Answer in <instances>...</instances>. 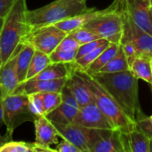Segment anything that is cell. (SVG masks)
<instances>
[{
	"label": "cell",
	"instance_id": "b9f144b4",
	"mask_svg": "<svg viewBox=\"0 0 152 152\" xmlns=\"http://www.w3.org/2000/svg\"><path fill=\"white\" fill-rule=\"evenodd\" d=\"M151 31L152 34V10L151 12Z\"/></svg>",
	"mask_w": 152,
	"mask_h": 152
},
{
	"label": "cell",
	"instance_id": "277c9868",
	"mask_svg": "<svg viewBox=\"0 0 152 152\" xmlns=\"http://www.w3.org/2000/svg\"><path fill=\"white\" fill-rule=\"evenodd\" d=\"M86 1L55 0L43 7L28 10L27 18L32 29L54 25L65 19L89 11Z\"/></svg>",
	"mask_w": 152,
	"mask_h": 152
},
{
	"label": "cell",
	"instance_id": "5b68a950",
	"mask_svg": "<svg viewBox=\"0 0 152 152\" xmlns=\"http://www.w3.org/2000/svg\"><path fill=\"white\" fill-rule=\"evenodd\" d=\"M120 0H116L107 11L92 20L85 26L101 38H105L110 43L120 44L124 35L125 20L122 12L118 11Z\"/></svg>",
	"mask_w": 152,
	"mask_h": 152
},
{
	"label": "cell",
	"instance_id": "83f0119b",
	"mask_svg": "<svg viewBox=\"0 0 152 152\" xmlns=\"http://www.w3.org/2000/svg\"><path fill=\"white\" fill-rule=\"evenodd\" d=\"M120 45L123 48V51L126 56V59H127V61L129 64V69H130V67L133 64V62L134 61V60L140 54L138 53V52H137L133 41L131 40L130 37L125 31V28H124V35H123V37H122L121 42H120Z\"/></svg>",
	"mask_w": 152,
	"mask_h": 152
},
{
	"label": "cell",
	"instance_id": "836d02e7",
	"mask_svg": "<svg viewBox=\"0 0 152 152\" xmlns=\"http://www.w3.org/2000/svg\"><path fill=\"white\" fill-rule=\"evenodd\" d=\"M136 128L152 139V117H146L142 113L136 120Z\"/></svg>",
	"mask_w": 152,
	"mask_h": 152
},
{
	"label": "cell",
	"instance_id": "e575fe53",
	"mask_svg": "<svg viewBox=\"0 0 152 152\" xmlns=\"http://www.w3.org/2000/svg\"><path fill=\"white\" fill-rule=\"evenodd\" d=\"M79 46H80V45L78 44V42L76 39H74L69 34H68L61 40V42L60 43V45H58V47L56 49L66 50V51H74V50H77Z\"/></svg>",
	"mask_w": 152,
	"mask_h": 152
},
{
	"label": "cell",
	"instance_id": "52a82bcc",
	"mask_svg": "<svg viewBox=\"0 0 152 152\" xmlns=\"http://www.w3.org/2000/svg\"><path fill=\"white\" fill-rule=\"evenodd\" d=\"M89 152H125L122 132L117 129L89 128Z\"/></svg>",
	"mask_w": 152,
	"mask_h": 152
},
{
	"label": "cell",
	"instance_id": "f35d334b",
	"mask_svg": "<svg viewBox=\"0 0 152 152\" xmlns=\"http://www.w3.org/2000/svg\"><path fill=\"white\" fill-rule=\"evenodd\" d=\"M4 125V110H3V105H2V100L0 98V128Z\"/></svg>",
	"mask_w": 152,
	"mask_h": 152
},
{
	"label": "cell",
	"instance_id": "4dcf8cb0",
	"mask_svg": "<svg viewBox=\"0 0 152 152\" xmlns=\"http://www.w3.org/2000/svg\"><path fill=\"white\" fill-rule=\"evenodd\" d=\"M77 50L66 51V50H54L49 56L52 62H62L70 63L76 61Z\"/></svg>",
	"mask_w": 152,
	"mask_h": 152
},
{
	"label": "cell",
	"instance_id": "6da1fadb",
	"mask_svg": "<svg viewBox=\"0 0 152 152\" xmlns=\"http://www.w3.org/2000/svg\"><path fill=\"white\" fill-rule=\"evenodd\" d=\"M92 76L114 98L127 117L136 122L142 111L139 103V79L132 71L95 73Z\"/></svg>",
	"mask_w": 152,
	"mask_h": 152
},
{
	"label": "cell",
	"instance_id": "f6af8a7d",
	"mask_svg": "<svg viewBox=\"0 0 152 152\" xmlns=\"http://www.w3.org/2000/svg\"><path fill=\"white\" fill-rule=\"evenodd\" d=\"M78 1H86V0H78Z\"/></svg>",
	"mask_w": 152,
	"mask_h": 152
},
{
	"label": "cell",
	"instance_id": "8d00e7d4",
	"mask_svg": "<svg viewBox=\"0 0 152 152\" xmlns=\"http://www.w3.org/2000/svg\"><path fill=\"white\" fill-rule=\"evenodd\" d=\"M17 0H0V18H5Z\"/></svg>",
	"mask_w": 152,
	"mask_h": 152
},
{
	"label": "cell",
	"instance_id": "f1b7e54d",
	"mask_svg": "<svg viewBox=\"0 0 152 152\" xmlns=\"http://www.w3.org/2000/svg\"><path fill=\"white\" fill-rule=\"evenodd\" d=\"M69 34L74 39H76L80 45H84V44H86V43H89L91 41H94V40L101 38L96 33H94V31H92L91 29H89V28H87L86 27L78 28L71 31Z\"/></svg>",
	"mask_w": 152,
	"mask_h": 152
},
{
	"label": "cell",
	"instance_id": "7c38bea8",
	"mask_svg": "<svg viewBox=\"0 0 152 152\" xmlns=\"http://www.w3.org/2000/svg\"><path fill=\"white\" fill-rule=\"evenodd\" d=\"M124 11L132 20L143 30L151 34V0H125Z\"/></svg>",
	"mask_w": 152,
	"mask_h": 152
},
{
	"label": "cell",
	"instance_id": "603a6c76",
	"mask_svg": "<svg viewBox=\"0 0 152 152\" xmlns=\"http://www.w3.org/2000/svg\"><path fill=\"white\" fill-rule=\"evenodd\" d=\"M120 47V44L110 43V45L103 50V52L97 57V59L85 70L89 74L97 73L102 67H104L118 53Z\"/></svg>",
	"mask_w": 152,
	"mask_h": 152
},
{
	"label": "cell",
	"instance_id": "7a4b0ae2",
	"mask_svg": "<svg viewBox=\"0 0 152 152\" xmlns=\"http://www.w3.org/2000/svg\"><path fill=\"white\" fill-rule=\"evenodd\" d=\"M27 0H17L4 18L0 33V55L2 64L8 61L32 31L27 18Z\"/></svg>",
	"mask_w": 152,
	"mask_h": 152
},
{
	"label": "cell",
	"instance_id": "3957f363",
	"mask_svg": "<svg viewBox=\"0 0 152 152\" xmlns=\"http://www.w3.org/2000/svg\"><path fill=\"white\" fill-rule=\"evenodd\" d=\"M75 66V65H74ZM81 75L86 79L94 97V102L98 108L111 122L114 127L125 134H129L136 129V122L132 120L124 112L114 98L106 89L89 73L77 69Z\"/></svg>",
	"mask_w": 152,
	"mask_h": 152
},
{
	"label": "cell",
	"instance_id": "681fc988",
	"mask_svg": "<svg viewBox=\"0 0 152 152\" xmlns=\"http://www.w3.org/2000/svg\"><path fill=\"white\" fill-rule=\"evenodd\" d=\"M151 117H152V116H151Z\"/></svg>",
	"mask_w": 152,
	"mask_h": 152
},
{
	"label": "cell",
	"instance_id": "7bdbcfd3",
	"mask_svg": "<svg viewBox=\"0 0 152 152\" xmlns=\"http://www.w3.org/2000/svg\"><path fill=\"white\" fill-rule=\"evenodd\" d=\"M1 65H2V60H1V55H0V67H1Z\"/></svg>",
	"mask_w": 152,
	"mask_h": 152
},
{
	"label": "cell",
	"instance_id": "d4e9b609",
	"mask_svg": "<svg viewBox=\"0 0 152 152\" xmlns=\"http://www.w3.org/2000/svg\"><path fill=\"white\" fill-rule=\"evenodd\" d=\"M50 56L41 51L35 50V53L33 54L28 74H27V79H30L35 77L37 75H38L42 70H44L50 63H51Z\"/></svg>",
	"mask_w": 152,
	"mask_h": 152
},
{
	"label": "cell",
	"instance_id": "44dd1931",
	"mask_svg": "<svg viewBox=\"0 0 152 152\" xmlns=\"http://www.w3.org/2000/svg\"><path fill=\"white\" fill-rule=\"evenodd\" d=\"M130 70L138 79H142L152 86V69L151 58L139 55L130 67Z\"/></svg>",
	"mask_w": 152,
	"mask_h": 152
},
{
	"label": "cell",
	"instance_id": "8992f818",
	"mask_svg": "<svg viewBox=\"0 0 152 152\" xmlns=\"http://www.w3.org/2000/svg\"><path fill=\"white\" fill-rule=\"evenodd\" d=\"M1 100L6 133L11 136L18 126L25 122H33L36 118L31 110L28 95L12 94Z\"/></svg>",
	"mask_w": 152,
	"mask_h": 152
},
{
	"label": "cell",
	"instance_id": "f546056e",
	"mask_svg": "<svg viewBox=\"0 0 152 152\" xmlns=\"http://www.w3.org/2000/svg\"><path fill=\"white\" fill-rule=\"evenodd\" d=\"M44 100L45 109V116L54 110L61 102V94L58 92H49V93H41Z\"/></svg>",
	"mask_w": 152,
	"mask_h": 152
},
{
	"label": "cell",
	"instance_id": "cb8c5ba5",
	"mask_svg": "<svg viewBox=\"0 0 152 152\" xmlns=\"http://www.w3.org/2000/svg\"><path fill=\"white\" fill-rule=\"evenodd\" d=\"M128 69H130L129 64L126 56L123 51V48L120 45L118 53L114 55V57L97 73H116V72H121Z\"/></svg>",
	"mask_w": 152,
	"mask_h": 152
},
{
	"label": "cell",
	"instance_id": "ee69618b",
	"mask_svg": "<svg viewBox=\"0 0 152 152\" xmlns=\"http://www.w3.org/2000/svg\"><path fill=\"white\" fill-rule=\"evenodd\" d=\"M151 69H152V57L151 58Z\"/></svg>",
	"mask_w": 152,
	"mask_h": 152
},
{
	"label": "cell",
	"instance_id": "484cf974",
	"mask_svg": "<svg viewBox=\"0 0 152 152\" xmlns=\"http://www.w3.org/2000/svg\"><path fill=\"white\" fill-rule=\"evenodd\" d=\"M131 152H149L150 137L137 128L128 134Z\"/></svg>",
	"mask_w": 152,
	"mask_h": 152
},
{
	"label": "cell",
	"instance_id": "60d3db41",
	"mask_svg": "<svg viewBox=\"0 0 152 152\" xmlns=\"http://www.w3.org/2000/svg\"><path fill=\"white\" fill-rule=\"evenodd\" d=\"M149 152H152V139L150 140V146H149Z\"/></svg>",
	"mask_w": 152,
	"mask_h": 152
},
{
	"label": "cell",
	"instance_id": "e0dca14e",
	"mask_svg": "<svg viewBox=\"0 0 152 152\" xmlns=\"http://www.w3.org/2000/svg\"><path fill=\"white\" fill-rule=\"evenodd\" d=\"M107 9L108 8L103 9V10H96L94 8H91L87 12H85L77 14L75 16L69 17L68 19H65L60 22H57L54 25L57 28H61V30H63L69 34L71 31L85 26L86 23H88L92 20H94L96 17H98L99 15L102 14L103 12H105L107 11Z\"/></svg>",
	"mask_w": 152,
	"mask_h": 152
},
{
	"label": "cell",
	"instance_id": "30bf717a",
	"mask_svg": "<svg viewBox=\"0 0 152 152\" xmlns=\"http://www.w3.org/2000/svg\"><path fill=\"white\" fill-rule=\"evenodd\" d=\"M125 20V31L128 34L133 41L138 53L147 57H152V34L143 30L137 26L132 19L122 11Z\"/></svg>",
	"mask_w": 152,
	"mask_h": 152
},
{
	"label": "cell",
	"instance_id": "4fadbf2b",
	"mask_svg": "<svg viewBox=\"0 0 152 152\" xmlns=\"http://www.w3.org/2000/svg\"><path fill=\"white\" fill-rule=\"evenodd\" d=\"M68 77L45 80V79H27L21 83H19L14 94H30L37 93H49L58 92L61 93L63 86L67 82Z\"/></svg>",
	"mask_w": 152,
	"mask_h": 152
},
{
	"label": "cell",
	"instance_id": "7402d4cb",
	"mask_svg": "<svg viewBox=\"0 0 152 152\" xmlns=\"http://www.w3.org/2000/svg\"><path fill=\"white\" fill-rule=\"evenodd\" d=\"M55 149L45 148L35 142L10 141L0 148V152H55Z\"/></svg>",
	"mask_w": 152,
	"mask_h": 152
},
{
	"label": "cell",
	"instance_id": "1f68e13d",
	"mask_svg": "<svg viewBox=\"0 0 152 152\" xmlns=\"http://www.w3.org/2000/svg\"><path fill=\"white\" fill-rule=\"evenodd\" d=\"M30 108L32 112L36 117L37 116H45V109L44 104V100L41 93L30 94H28Z\"/></svg>",
	"mask_w": 152,
	"mask_h": 152
},
{
	"label": "cell",
	"instance_id": "ffe728a7",
	"mask_svg": "<svg viewBox=\"0 0 152 152\" xmlns=\"http://www.w3.org/2000/svg\"><path fill=\"white\" fill-rule=\"evenodd\" d=\"M72 69V62L62 63V62H51L44 70L37 75L35 79H45L53 80L63 77H68Z\"/></svg>",
	"mask_w": 152,
	"mask_h": 152
},
{
	"label": "cell",
	"instance_id": "4316f807",
	"mask_svg": "<svg viewBox=\"0 0 152 152\" xmlns=\"http://www.w3.org/2000/svg\"><path fill=\"white\" fill-rule=\"evenodd\" d=\"M110 42H108V43L101 45L97 49L94 50L93 52H91V53H87V54H86V55L77 59L73 62L75 67L77 69H82V70H86L97 59V57L103 52V50L110 45Z\"/></svg>",
	"mask_w": 152,
	"mask_h": 152
},
{
	"label": "cell",
	"instance_id": "d590c367",
	"mask_svg": "<svg viewBox=\"0 0 152 152\" xmlns=\"http://www.w3.org/2000/svg\"><path fill=\"white\" fill-rule=\"evenodd\" d=\"M55 151L58 152H81L77 147L63 138H61V141L57 143Z\"/></svg>",
	"mask_w": 152,
	"mask_h": 152
},
{
	"label": "cell",
	"instance_id": "9a60e30c",
	"mask_svg": "<svg viewBox=\"0 0 152 152\" xmlns=\"http://www.w3.org/2000/svg\"><path fill=\"white\" fill-rule=\"evenodd\" d=\"M56 127L61 138H63L76 147H77L81 152H89L88 149V135L89 128H86L76 124H61L53 122Z\"/></svg>",
	"mask_w": 152,
	"mask_h": 152
},
{
	"label": "cell",
	"instance_id": "c3c4849f",
	"mask_svg": "<svg viewBox=\"0 0 152 152\" xmlns=\"http://www.w3.org/2000/svg\"><path fill=\"white\" fill-rule=\"evenodd\" d=\"M151 10H152V6H151Z\"/></svg>",
	"mask_w": 152,
	"mask_h": 152
},
{
	"label": "cell",
	"instance_id": "d6986e66",
	"mask_svg": "<svg viewBox=\"0 0 152 152\" xmlns=\"http://www.w3.org/2000/svg\"><path fill=\"white\" fill-rule=\"evenodd\" d=\"M78 107H76L69 102H62L54 110L46 115V118L52 122L61 124H70L73 122Z\"/></svg>",
	"mask_w": 152,
	"mask_h": 152
},
{
	"label": "cell",
	"instance_id": "ba28073f",
	"mask_svg": "<svg viewBox=\"0 0 152 152\" xmlns=\"http://www.w3.org/2000/svg\"><path fill=\"white\" fill-rule=\"evenodd\" d=\"M67 35V32L55 25H47L32 29L26 41L29 42L36 50L50 55Z\"/></svg>",
	"mask_w": 152,
	"mask_h": 152
},
{
	"label": "cell",
	"instance_id": "ab89813d",
	"mask_svg": "<svg viewBox=\"0 0 152 152\" xmlns=\"http://www.w3.org/2000/svg\"><path fill=\"white\" fill-rule=\"evenodd\" d=\"M4 18H0V33L4 26Z\"/></svg>",
	"mask_w": 152,
	"mask_h": 152
},
{
	"label": "cell",
	"instance_id": "7dc6e473",
	"mask_svg": "<svg viewBox=\"0 0 152 152\" xmlns=\"http://www.w3.org/2000/svg\"><path fill=\"white\" fill-rule=\"evenodd\" d=\"M120 1H125V0H120Z\"/></svg>",
	"mask_w": 152,
	"mask_h": 152
},
{
	"label": "cell",
	"instance_id": "2e32d148",
	"mask_svg": "<svg viewBox=\"0 0 152 152\" xmlns=\"http://www.w3.org/2000/svg\"><path fill=\"white\" fill-rule=\"evenodd\" d=\"M36 132V142L45 148L50 149L52 145H57L60 134L51 120L46 116H37L33 121Z\"/></svg>",
	"mask_w": 152,
	"mask_h": 152
},
{
	"label": "cell",
	"instance_id": "74e56055",
	"mask_svg": "<svg viewBox=\"0 0 152 152\" xmlns=\"http://www.w3.org/2000/svg\"><path fill=\"white\" fill-rule=\"evenodd\" d=\"M12 136H11L8 133H6L5 132V134H0V148L4 145V144H5L6 142H10V141H12Z\"/></svg>",
	"mask_w": 152,
	"mask_h": 152
},
{
	"label": "cell",
	"instance_id": "9c48e42d",
	"mask_svg": "<svg viewBox=\"0 0 152 152\" xmlns=\"http://www.w3.org/2000/svg\"><path fill=\"white\" fill-rule=\"evenodd\" d=\"M72 123L90 129H116L108 118L98 108L95 102L80 107Z\"/></svg>",
	"mask_w": 152,
	"mask_h": 152
},
{
	"label": "cell",
	"instance_id": "bcb514c9",
	"mask_svg": "<svg viewBox=\"0 0 152 152\" xmlns=\"http://www.w3.org/2000/svg\"><path fill=\"white\" fill-rule=\"evenodd\" d=\"M151 4H152V0H151Z\"/></svg>",
	"mask_w": 152,
	"mask_h": 152
},
{
	"label": "cell",
	"instance_id": "8fae6325",
	"mask_svg": "<svg viewBox=\"0 0 152 152\" xmlns=\"http://www.w3.org/2000/svg\"><path fill=\"white\" fill-rule=\"evenodd\" d=\"M23 45V44H22ZM20 45L15 53L0 67V98H5L14 94L19 79L17 75V57L18 53L22 46Z\"/></svg>",
	"mask_w": 152,
	"mask_h": 152
},
{
	"label": "cell",
	"instance_id": "ac0fdd59",
	"mask_svg": "<svg viewBox=\"0 0 152 152\" xmlns=\"http://www.w3.org/2000/svg\"><path fill=\"white\" fill-rule=\"evenodd\" d=\"M35 47L28 41H25L20 47L17 57V75L19 82L26 80L28 70L35 53Z\"/></svg>",
	"mask_w": 152,
	"mask_h": 152
},
{
	"label": "cell",
	"instance_id": "d6a6232c",
	"mask_svg": "<svg viewBox=\"0 0 152 152\" xmlns=\"http://www.w3.org/2000/svg\"><path fill=\"white\" fill-rule=\"evenodd\" d=\"M110 41H108L107 39L105 38H100V39H96V40H94V41H91L89 43H86V44H84V45H81L78 49H77V59L93 52L94 50L97 49L98 47H100L101 45L108 43ZM76 59V60H77Z\"/></svg>",
	"mask_w": 152,
	"mask_h": 152
},
{
	"label": "cell",
	"instance_id": "5bb4252c",
	"mask_svg": "<svg viewBox=\"0 0 152 152\" xmlns=\"http://www.w3.org/2000/svg\"><path fill=\"white\" fill-rule=\"evenodd\" d=\"M74 62V61H73ZM72 62V69L68 77L67 84L74 94L78 107H83L91 102H94V97L91 91L88 82L81 75L80 71L74 66Z\"/></svg>",
	"mask_w": 152,
	"mask_h": 152
}]
</instances>
